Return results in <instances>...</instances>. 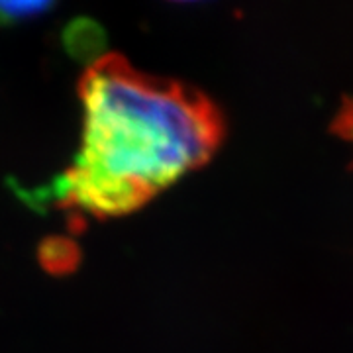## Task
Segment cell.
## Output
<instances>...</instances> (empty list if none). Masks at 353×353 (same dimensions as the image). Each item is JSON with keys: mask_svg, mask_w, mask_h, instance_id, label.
<instances>
[{"mask_svg": "<svg viewBox=\"0 0 353 353\" xmlns=\"http://www.w3.org/2000/svg\"><path fill=\"white\" fill-rule=\"evenodd\" d=\"M50 2H0V26H10L36 18L50 10Z\"/></svg>", "mask_w": 353, "mask_h": 353, "instance_id": "cell-2", "label": "cell"}, {"mask_svg": "<svg viewBox=\"0 0 353 353\" xmlns=\"http://www.w3.org/2000/svg\"><path fill=\"white\" fill-rule=\"evenodd\" d=\"M83 139L57 181L65 208L106 220L141 208L224 139V118L199 88L153 77L108 53L79 83Z\"/></svg>", "mask_w": 353, "mask_h": 353, "instance_id": "cell-1", "label": "cell"}]
</instances>
